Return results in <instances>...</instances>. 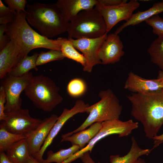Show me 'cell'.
Segmentation results:
<instances>
[{"mask_svg": "<svg viewBox=\"0 0 163 163\" xmlns=\"http://www.w3.org/2000/svg\"><path fill=\"white\" fill-rule=\"evenodd\" d=\"M58 117L53 114L45 118L35 129L26 136L30 156L34 158L39 152Z\"/></svg>", "mask_w": 163, "mask_h": 163, "instance_id": "cell-13", "label": "cell"}, {"mask_svg": "<svg viewBox=\"0 0 163 163\" xmlns=\"http://www.w3.org/2000/svg\"><path fill=\"white\" fill-rule=\"evenodd\" d=\"M158 78L163 79V70H160L158 72Z\"/></svg>", "mask_w": 163, "mask_h": 163, "instance_id": "cell-41", "label": "cell"}, {"mask_svg": "<svg viewBox=\"0 0 163 163\" xmlns=\"http://www.w3.org/2000/svg\"><path fill=\"white\" fill-rule=\"evenodd\" d=\"M152 62L163 70V37L155 40L148 49Z\"/></svg>", "mask_w": 163, "mask_h": 163, "instance_id": "cell-24", "label": "cell"}, {"mask_svg": "<svg viewBox=\"0 0 163 163\" xmlns=\"http://www.w3.org/2000/svg\"><path fill=\"white\" fill-rule=\"evenodd\" d=\"M16 12L12 11L8 15L2 17H0V24L7 25L11 22L15 16Z\"/></svg>", "mask_w": 163, "mask_h": 163, "instance_id": "cell-33", "label": "cell"}, {"mask_svg": "<svg viewBox=\"0 0 163 163\" xmlns=\"http://www.w3.org/2000/svg\"><path fill=\"white\" fill-rule=\"evenodd\" d=\"M107 33L94 38H81L74 39L69 37L74 47L81 51L84 56L86 64L83 67L84 72L90 73L95 65L101 64L99 54L101 46L106 39Z\"/></svg>", "mask_w": 163, "mask_h": 163, "instance_id": "cell-11", "label": "cell"}, {"mask_svg": "<svg viewBox=\"0 0 163 163\" xmlns=\"http://www.w3.org/2000/svg\"><path fill=\"white\" fill-rule=\"evenodd\" d=\"M61 51L65 58L79 63L84 67L86 64L85 59L82 54L78 52L70 41L67 39L62 43Z\"/></svg>", "mask_w": 163, "mask_h": 163, "instance_id": "cell-26", "label": "cell"}, {"mask_svg": "<svg viewBox=\"0 0 163 163\" xmlns=\"http://www.w3.org/2000/svg\"><path fill=\"white\" fill-rule=\"evenodd\" d=\"M135 163H148L145 160L141 158H139L135 162Z\"/></svg>", "mask_w": 163, "mask_h": 163, "instance_id": "cell-40", "label": "cell"}, {"mask_svg": "<svg viewBox=\"0 0 163 163\" xmlns=\"http://www.w3.org/2000/svg\"><path fill=\"white\" fill-rule=\"evenodd\" d=\"M163 12V0L154 3L151 8L146 10L138 11L136 13L133 14L128 21L117 29L114 33L118 34L126 27L139 24L154 15Z\"/></svg>", "mask_w": 163, "mask_h": 163, "instance_id": "cell-18", "label": "cell"}, {"mask_svg": "<svg viewBox=\"0 0 163 163\" xmlns=\"http://www.w3.org/2000/svg\"><path fill=\"white\" fill-rule=\"evenodd\" d=\"M6 118L0 126L8 132L26 136L35 129L42 120L32 117L29 110L20 108L13 111L5 113Z\"/></svg>", "mask_w": 163, "mask_h": 163, "instance_id": "cell-10", "label": "cell"}, {"mask_svg": "<svg viewBox=\"0 0 163 163\" xmlns=\"http://www.w3.org/2000/svg\"><path fill=\"white\" fill-rule=\"evenodd\" d=\"M98 1L107 6H112L119 5L123 2V0H98Z\"/></svg>", "mask_w": 163, "mask_h": 163, "instance_id": "cell-35", "label": "cell"}, {"mask_svg": "<svg viewBox=\"0 0 163 163\" xmlns=\"http://www.w3.org/2000/svg\"><path fill=\"white\" fill-rule=\"evenodd\" d=\"M0 163H12L8 158L5 152H0Z\"/></svg>", "mask_w": 163, "mask_h": 163, "instance_id": "cell-37", "label": "cell"}, {"mask_svg": "<svg viewBox=\"0 0 163 163\" xmlns=\"http://www.w3.org/2000/svg\"><path fill=\"white\" fill-rule=\"evenodd\" d=\"M6 27L7 25H0V50L3 49L11 40L8 35L4 34Z\"/></svg>", "mask_w": 163, "mask_h": 163, "instance_id": "cell-32", "label": "cell"}, {"mask_svg": "<svg viewBox=\"0 0 163 163\" xmlns=\"http://www.w3.org/2000/svg\"><path fill=\"white\" fill-rule=\"evenodd\" d=\"M145 22L152 28L154 34L157 35L159 37H163V18L156 15L147 20Z\"/></svg>", "mask_w": 163, "mask_h": 163, "instance_id": "cell-29", "label": "cell"}, {"mask_svg": "<svg viewBox=\"0 0 163 163\" xmlns=\"http://www.w3.org/2000/svg\"><path fill=\"white\" fill-rule=\"evenodd\" d=\"M131 115L142 125L145 136L152 139L163 125V91L133 93L127 96Z\"/></svg>", "mask_w": 163, "mask_h": 163, "instance_id": "cell-1", "label": "cell"}, {"mask_svg": "<svg viewBox=\"0 0 163 163\" xmlns=\"http://www.w3.org/2000/svg\"><path fill=\"white\" fill-rule=\"evenodd\" d=\"M34 77L33 73L30 72L21 76L15 77L7 75L1 79V85L3 87L6 94L5 113L21 108L22 99L20 94Z\"/></svg>", "mask_w": 163, "mask_h": 163, "instance_id": "cell-8", "label": "cell"}, {"mask_svg": "<svg viewBox=\"0 0 163 163\" xmlns=\"http://www.w3.org/2000/svg\"><path fill=\"white\" fill-rule=\"evenodd\" d=\"M80 158L83 163H95L90 157L88 152L83 154ZM98 163H100L98 162Z\"/></svg>", "mask_w": 163, "mask_h": 163, "instance_id": "cell-36", "label": "cell"}, {"mask_svg": "<svg viewBox=\"0 0 163 163\" xmlns=\"http://www.w3.org/2000/svg\"><path fill=\"white\" fill-rule=\"evenodd\" d=\"M27 163H41L34 158L30 156L28 159Z\"/></svg>", "mask_w": 163, "mask_h": 163, "instance_id": "cell-39", "label": "cell"}, {"mask_svg": "<svg viewBox=\"0 0 163 163\" xmlns=\"http://www.w3.org/2000/svg\"><path fill=\"white\" fill-rule=\"evenodd\" d=\"M152 139L155 141H158L162 143L163 142V133L160 135H157L153 138Z\"/></svg>", "mask_w": 163, "mask_h": 163, "instance_id": "cell-38", "label": "cell"}, {"mask_svg": "<svg viewBox=\"0 0 163 163\" xmlns=\"http://www.w3.org/2000/svg\"><path fill=\"white\" fill-rule=\"evenodd\" d=\"M123 47L118 34L114 33L107 35L99 53V57L101 64H113L118 62L124 53Z\"/></svg>", "mask_w": 163, "mask_h": 163, "instance_id": "cell-14", "label": "cell"}, {"mask_svg": "<svg viewBox=\"0 0 163 163\" xmlns=\"http://www.w3.org/2000/svg\"><path fill=\"white\" fill-rule=\"evenodd\" d=\"M6 103V94L3 87H0V120H5L6 115L5 113V105Z\"/></svg>", "mask_w": 163, "mask_h": 163, "instance_id": "cell-31", "label": "cell"}, {"mask_svg": "<svg viewBox=\"0 0 163 163\" xmlns=\"http://www.w3.org/2000/svg\"><path fill=\"white\" fill-rule=\"evenodd\" d=\"M67 32L76 39L96 38L107 33L105 21L94 8L80 12L69 22Z\"/></svg>", "mask_w": 163, "mask_h": 163, "instance_id": "cell-6", "label": "cell"}, {"mask_svg": "<svg viewBox=\"0 0 163 163\" xmlns=\"http://www.w3.org/2000/svg\"><path fill=\"white\" fill-rule=\"evenodd\" d=\"M124 88L133 93H145L159 91L163 89V79L143 78L132 72L128 73Z\"/></svg>", "mask_w": 163, "mask_h": 163, "instance_id": "cell-15", "label": "cell"}, {"mask_svg": "<svg viewBox=\"0 0 163 163\" xmlns=\"http://www.w3.org/2000/svg\"><path fill=\"white\" fill-rule=\"evenodd\" d=\"M37 53L31 56L28 55L21 60L9 72L7 75L18 77L24 75L32 69L37 71L36 61L38 56Z\"/></svg>", "mask_w": 163, "mask_h": 163, "instance_id": "cell-22", "label": "cell"}, {"mask_svg": "<svg viewBox=\"0 0 163 163\" xmlns=\"http://www.w3.org/2000/svg\"><path fill=\"white\" fill-rule=\"evenodd\" d=\"M89 105L88 104H85L83 100H78L76 101L74 106L70 109L64 108L61 114L58 117L39 152L34 158L41 163L44 159L43 157L44 152L52 142L53 139L65 123L75 114L86 112V109Z\"/></svg>", "mask_w": 163, "mask_h": 163, "instance_id": "cell-12", "label": "cell"}, {"mask_svg": "<svg viewBox=\"0 0 163 163\" xmlns=\"http://www.w3.org/2000/svg\"><path fill=\"white\" fill-rule=\"evenodd\" d=\"M65 58L61 51L50 50L46 52L42 51L38 54L36 66L43 65L53 61L62 60Z\"/></svg>", "mask_w": 163, "mask_h": 163, "instance_id": "cell-28", "label": "cell"}, {"mask_svg": "<svg viewBox=\"0 0 163 163\" xmlns=\"http://www.w3.org/2000/svg\"><path fill=\"white\" fill-rule=\"evenodd\" d=\"M87 86L86 82L82 79L76 78L72 79L68 83L67 91L71 97H80L86 92Z\"/></svg>", "mask_w": 163, "mask_h": 163, "instance_id": "cell-27", "label": "cell"}, {"mask_svg": "<svg viewBox=\"0 0 163 163\" xmlns=\"http://www.w3.org/2000/svg\"><path fill=\"white\" fill-rule=\"evenodd\" d=\"M127 1L123 0L121 4L112 6H105L98 1L95 5L94 8L102 16L106 23L107 33L119 22L128 21L133 11L140 6V3L136 0H131L128 2Z\"/></svg>", "mask_w": 163, "mask_h": 163, "instance_id": "cell-9", "label": "cell"}, {"mask_svg": "<svg viewBox=\"0 0 163 163\" xmlns=\"http://www.w3.org/2000/svg\"><path fill=\"white\" fill-rule=\"evenodd\" d=\"M98 0H58L55 3L65 20L69 22L81 11L94 8Z\"/></svg>", "mask_w": 163, "mask_h": 163, "instance_id": "cell-17", "label": "cell"}, {"mask_svg": "<svg viewBox=\"0 0 163 163\" xmlns=\"http://www.w3.org/2000/svg\"><path fill=\"white\" fill-rule=\"evenodd\" d=\"M12 11H13L8 6H6L0 0V17L6 16Z\"/></svg>", "mask_w": 163, "mask_h": 163, "instance_id": "cell-34", "label": "cell"}, {"mask_svg": "<svg viewBox=\"0 0 163 163\" xmlns=\"http://www.w3.org/2000/svg\"><path fill=\"white\" fill-rule=\"evenodd\" d=\"M24 57L16 43L11 40L0 51V78H5L10 70Z\"/></svg>", "mask_w": 163, "mask_h": 163, "instance_id": "cell-16", "label": "cell"}, {"mask_svg": "<svg viewBox=\"0 0 163 163\" xmlns=\"http://www.w3.org/2000/svg\"><path fill=\"white\" fill-rule=\"evenodd\" d=\"M102 126L98 133L84 148L80 149L62 163H70L80 158L84 153H91L95 144L104 137L113 134H117L120 137L127 136L130 135L133 130L138 128L137 122L130 119L122 121L118 119L104 121L102 123Z\"/></svg>", "mask_w": 163, "mask_h": 163, "instance_id": "cell-7", "label": "cell"}, {"mask_svg": "<svg viewBox=\"0 0 163 163\" xmlns=\"http://www.w3.org/2000/svg\"><path fill=\"white\" fill-rule=\"evenodd\" d=\"M25 16L24 12H16L13 21L7 25L5 31L10 40H14L20 48L24 57L37 48L61 51V45L66 38L60 37L53 40L39 34L28 24Z\"/></svg>", "mask_w": 163, "mask_h": 163, "instance_id": "cell-2", "label": "cell"}, {"mask_svg": "<svg viewBox=\"0 0 163 163\" xmlns=\"http://www.w3.org/2000/svg\"><path fill=\"white\" fill-rule=\"evenodd\" d=\"M102 126V123H95L87 129L79 131L71 136L62 137L61 141H69L71 143L72 145H78L81 149L85 147L86 145L88 144L96 135Z\"/></svg>", "mask_w": 163, "mask_h": 163, "instance_id": "cell-19", "label": "cell"}, {"mask_svg": "<svg viewBox=\"0 0 163 163\" xmlns=\"http://www.w3.org/2000/svg\"><path fill=\"white\" fill-rule=\"evenodd\" d=\"M80 149L78 145H73L68 149H62L55 152L50 150L47 152L46 158L41 163H62Z\"/></svg>", "mask_w": 163, "mask_h": 163, "instance_id": "cell-23", "label": "cell"}, {"mask_svg": "<svg viewBox=\"0 0 163 163\" xmlns=\"http://www.w3.org/2000/svg\"><path fill=\"white\" fill-rule=\"evenodd\" d=\"M98 95L100 100L87 107L86 112L89 115L85 121L76 129L62 135V137L84 130L95 123L119 119L122 107L113 91L110 89L101 91Z\"/></svg>", "mask_w": 163, "mask_h": 163, "instance_id": "cell-4", "label": "cell"}, {"mask_svg": "<svg viewBox=\"0 0 163 163\" xmlns=\"http://www.w3.org/2000/svg\"><path fill=\"white\" fill-rule=\"evenodd\" d=\"M6 152L8 158L12 163H27L30 156L26 139L14 143Z\"/></svg>", "mask_w": 163, "mask_h": 163, "instance_id": "cell-21", "label": "cell"}, {"mask_svg": "<svg viewBox=\"0 0 163 163\" xmlns=\"http://www.w3.org/2000/svg\"><path fill=\"white\" fill-rule=\"evenodd\" d=\"M59 90L53 80L40 75L34 76L24 91L37 108L50 112L63 101Z\"/></svg>", "mask_w": 163, "mask_h": 163, "instance_id": "cell-5", "label": "cell"}, {"mask_svg": "<svg viewBox=\"0 0 163 163\" xmlns=\"http://www.w3.org/2000/svg\"><path fill=\"white\" fill-rule=\"evenodd\" d=\"M26 18L43 36L49 39L67 32V21L56 4H27Z\"/></svg>", "mask_w": 163, "mask_h": 163, "instance_id": "cell-3", "label": "cell"}, {"mask_svg": "<svg viewBox=\"0 0 163 163\" xmlns=\"http://www.w3.org/2000/svg\"><path fill=\"white\" fill-rule=\"evenodd\" d=\"M0 152H5L13 144L26 139L25 136L10 133L0 126Z\"/></svg>", "mask_w": 163, "mask_h": 163, "instance_id": "cell-25", "label": "cell"}, {"mask_svg": "<svg viewBox=\"0 0 163 163\" xmlns=\"http://www.w3.org/2000/svg\"><path fill=\"white\" fill-rule=\"evenodd\" d=\"M131 141V148L128 153L122 156L119 155H111L110 163H135L140 157L148 155L151 152L152 149H142L140 147L134 137H132Z\"/></svg>", "mask_w": 163, "mask_h": 163, "instance_id": "cell-20", "label": "cell"}, {"mask_svg": "<svg viewBox=\"0 0 163 163\" xmlns=\"http://www.w3.org/2000/svg\"><path fill=\"white\" fill-rule=\"evenodd\" d=\"M162 91H163V89L162 90Z\"/></svg>", "mask_w": 163, "mask_h": 163, "instance_id": "cell-42", "label": "cell"}, {"mask_svg": "<svg viewBox=\"0 0 163 163\" xmlns=\"http://www.w3.org/2000/svg\"><path fill=\"white\" fill-rule=\"evenodd\" d=\"M4 1L12 11L26 13L25 10L26 5L27 3L26 0H5Z\"/></svg>", "mask_w": 163, "mask_h": 163, "instance_id": "cell-30", "label": "cell"}]
</instances>
